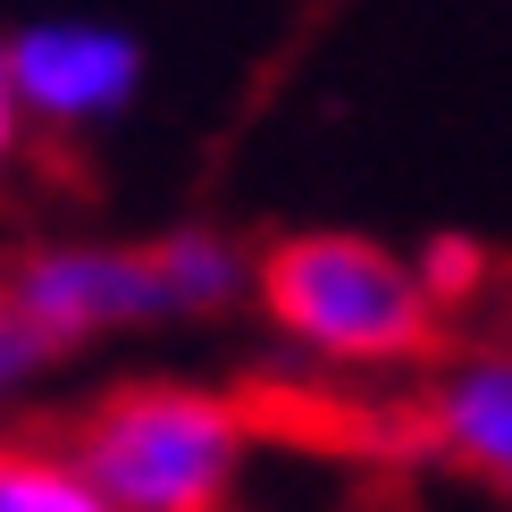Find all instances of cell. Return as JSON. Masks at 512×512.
I'll use <instances>...</instances> for the list:
<instances>
[{
  "label": "cell",
  "instance_id": "30bf717a",
  "mask_svg": "<svg viewBox=\"0 0 512 512\" xmlns=\"http://www.w3.org/2000/svg\"><path fill=\"white\" fill-rule=\"evenodd\" d=\"M17 135H26V110H17V84H9V59H0V168L17 160Z\"/></svg>",
  "mask_w": 512,
  "mask_h": 512
},
{
  "label": "cell",
  "instance_id": "ba28073f",
  "mask_svg": "<svg viewBox=\"0 0 512 512\" xmlns=\"http://www.w3.org/2000/svg\"><path fill=\"white\" fill-rule=\"evenodd\" d=\"M412 269H420V286H429V303H437V311L479 303V294H487V277H496V269H487V244H471V236H437Z\"/></svg>",
  "mask_w": 512,
  "mask_h": 512
},
{
  "label": "cell",
  "instance_id": "52a82bcc",
  "mask_svg": "<svg viewBox=\"0 0 512 512\" xmlns=\"http://www.w3.org/2000/svg\"><path fill=\"white\" fill-rule=\"evenodd\" d=\"M0 512H110L93 496V479L68 454H26V445H0Z\"/></svg>",
  "mask_w": 512,
  "mask_h": 512
},
{
  "label": "cell",
  "instance_id": "6da1fadb",
  "mask_svg": "<svg viewBox=\"0 0 512 512\" xmlns=\"http://www.w3.org/2000/svg\"><path fill=\"white\" fill-rule=\"evenodd\" d=\"M252 412L202 387H118L68 429V462L110 512H227Z\"/></svg>",
  "mask_w": 512,
  "mask_h": 512
},
{
  "label": "cell",
  "instance_id": "9c48e42d",
  "mask_svg": "<svg viewBox=\"0 0 512 512\" xmlns=\"http://www.w3.org/2000/svg\"><path fill=\"white\" fill-rule=\"evenodd\" d=\"M51 361H59V345H51V336H42L34 319L9 303V286H0V395L26 387L34 370H51Z\"/></svg>",
  "mask_w": 512,
  "mask_h": 512
},
{
  "label": "cell",
  "instance_id": "8992f818",
  "mask_svg": "<svg viewBox=\"0 0 512 512\" xmlns=\"http://www.w3.org/2000/svg\"><path fill=\"white\" fill-rule=\"evenodd\" d=\"M152 261H160V286H168V311H177V319L236 311L244 294H252V261L227 236H210V227H177V236H160Z\"/></svg>",
  "mask_w": 512,
  "mask_h": 512
},
{
  "label": "cell",
  "instance_id": "277c9868",
  "mask_svg": "<svg viewBox=\"0 0 512 512\" xmlns=\"http://www.w3.org/2000/svg\"><path fill=\"white\" fill-rule=\"evenodd\" d=\"M0 59H9L17 110L51 135L118 118L143 84V51L118 26H26L17 42H0Z\"/></svg>",
  "mask_w": 512,
  "mask_h": 512
},
{
  "label": "cell",
  "instance_id": "3957f363",
  "mask_svg": "<svg viewBox=\"0 0 512 512\" xmlns=\"http://www.w3.org/2000/svg\"><path fill=\"white\" fill-rule=\"evenodd\" d=\"M9 303L51 336L59 353L93 345L110 328H152V319H177L168 311V286H160V261L152 244L143 252H101V244H42L26 261H9Z\"/></svg>",
  "mask_w": 512,
  "mask_h": 512
},
{
  "label": "cell",
  "instance_id": "7a4b0ae2",
  "mask_svg": "<svg viewBox=\"0 0 512 512\" xmlns=\"http://www.w3.org/2000/svg\"><path fill=\"white\" fill-rule=\"evenodd\" d=\"M252 294L319 361L345 370H403L437 345V303L412 261H395L370 236H286L252 261Z\"/></svg>",
  "mask_w": 512,
  "mask_h": 512
},
{
  "label": "cell",
  "instance_id": "5b68a950",
  "mask_svg": "<svg viewBox=\"0 0 512 512\" xmlns=\"http://www.w3.org/2000/svg\"><path fill=\"white\" fill-rule=\"evenodd\" d=\"M420 445L512 504V345L454 353L420 395Z\"/></svg>",
  "mask_w": 512,
  "mask_h": 512
}]
</instances>
